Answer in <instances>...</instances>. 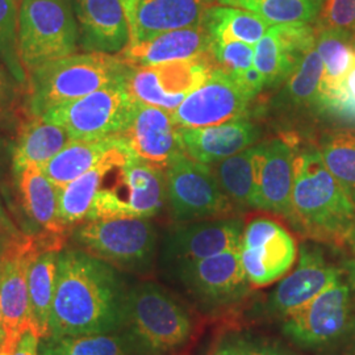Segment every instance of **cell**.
<instances>
[{"label":"cell","instance_id":"1","mask_svg":"<svg viewBox=\"0 0 355 355\" xmlns=\"http://www.w3.org/2000/svg\"><path fill=\"white\" fill-rule=\"evenodd\" d=\"M129 288L116 267L76 246H64L57 259L51 338L119 331L124 322Z\"/></svg>","mask_w":355,"mask_h":355},{"label":"cell","instance_id":"2","mask_svg":"<svg viewBox=\"0 0 355 355\" xmlns=\"http://www.w3.org/2000/svg\"><path fill=\"white\" fill-rule=\"evenodd\" d=\"M290 221L308 239L334 243L345 241L354 224L355 204L318 149L296 154Z\"/></svg>","mask_w":355,"mask_h":355},{"label":"cell","instance_id":"3","mask_svg":"<svg viewBox=\"0 0 355 355\" xmlns=\"http://www.w3.org/2000/svg\"><path fill=\"white\" fill-rule=\"evenodd\" d=\"M129 69L119 53L102 51L74 53L42 64L28 74V112L42 116L54 107L123 82Z\"/></svg>","mask_w":355,"mask_h":355},{"label":"cell","instance_id":"4","mask_svg":"<svg viewBox=\"0 0 355 355\" xmlns=\"http://www.w3.org/2000/svg\"><path fill=\"white\" fill-rule=\"evenodd\" d=\"M140 355H175L192 338L189 309L154 282H141L128 292L124 322L120 329Z\"/></svg>","mask_w":355,"mask_h":355},{"label":"cell","instance_id":"5","mask_svg":"<svg viewBox=\"0 0 355 355\" xmlns=\"http://www.w3.org/2000/svg\"><path fill=\"white\" fill-rule=\"evenodd\" d=\"M74 246L136 275L152 272L157 234L152 221L144 217H107L89 220L71 229Z\"/></svg>","mask_w":355,"mask_h":355},{"label":"cell","instance_id":"6","mask_svg":"<svg viewBox=\"0 0 355 355\" xmlns=\"http://www.w3.org/2000/svg\"><path fill=\"white\" fill-rule=\"evenodd\" d=\"M355 263L345 265L343 274L313 300L283 320V336L300 349L321 352L338 345L355 325L353 291Z\"/></svg>","mask_w":355,"mask_h":355},{"label":"cell","instance_id":"7","mask_svg":"<svg viewBox=\"0 0 355 355\" xmlns=\"http://www.w3.org/2000/svg\"><path fill=\"white\" fill-rule=\"evenodd\" d=\"M79 29L71 0H21L17 46L26 76L42 64L74 54Z\"/></svg>","mask_w":355,"mask_h":355},{"label":"cell","instance_id":"8","mask_svg":"<svg viewBox=\"0 0 355 355\" xmlns=\"http://www.w3.org/2000/svg\"><path fill=\"white\" fill-rule=\"evenodd\" d=\"M167 199L165 170L135 155L117 168L114 187H102L86 221L107 217H144L158 215Z\"/></svg>","mask_w":355,"mask_h":355},{"label":"cell","instance_id":"9","mask_svg":"<svg viewBox=\"0 0 355 355\" xmlns=\"http://www.w3.org/2000/svg\"><path fill=\"white\" fill-rule=\"evenodd\" d=\"M165 174L167 200L174 220L192 223L233 215L234 205L211 166L182 154L166 168Z\"/></svg>","mask_w":355,"mask_h":355},{"label":"cell","instance_id":"10","mask_svg":"<svg viewBox=\"0 0 355 355\" xmlns=\"http://www.w3.org/2000/svg\"><path fill=\"white\" fill-rule=\"evenodd\" d=\"M135 105L123 80L54 107L42 117L64 127L71 140L103 139L125 129Z\"/></svg>","mask_w":355,"mask_h":355},{"label":"cell","instance_id":"11","mask_svg":"<svg viewBox=\"0 0 355 355\" xmlns=\"http://www.w3.org/2000/svg\"><path fill=\"white\" fill-rule=\"evenodd\" d=\"M170 282L208 313L233 308L248 297L252 288L242 267L240 249L216 254L184 267Z\"/></svg>","mask_w":355,"mask_h":355},{"label":"cell","instance_id":"12","mask_svg":"<svg viewBox=\"0 0 355 355\" xmlns=\"http://www.w3.org/2000/svg\"><path fill=\"white\" fill-rule=\"evenodd\" d=\"M209 57L148 66H130L124 85L135 102L173 114L215 69Z\"/></svg>","mask_w":355,"mask_h":355},{"label":"cell","instance_id":"13","mask_svg":"<svg viewBox=\"0 0 355 355\" xmlns=\"http://www.w3.org/2000/svg\"><path fill=\"white\" fill-rule=\"evenodd\" d=\"M243 228L242 220L233 217L182 223L166 237L161 258L166 278L208 257L240 249Z\"/></svg>","mask_w":355,"mask_h":355},{"label":"cell","instance_id":"14","mask_svg":"<svg viewBox=\"0 0 355 355\" xmlns=\"http://www.w3.org/2000/svg\"><path fill=\"white\" fill-rule=\"evenodd\" d=\"M296 254L291 233L275 220L258 217L243 228L240 257L252 287H266L282 279L293 266Z\"/></svg>","mask_w":355,"mask_h":355},{"label":"cell","instance_id":"15","mask_svg":"<svg viewBox=\"0 0 355 355\" xmlns=\"http://www.w3.org/2000/svg\"><path fill=\"white\" fill-rule=\"evenodd\" d=\"M252 99L232 76L216 66L171 114L179 129L214 127L246 119Z\"/></svg>","mask_w":355,"mask_h":355},{"label":"cell","instance_id":"16","mask_svg":"<svg viewBox=\"0 0 355 355\" xmlns=\"http://www.w3.org/2000/svg\"><path fill=\"white\" fill-rule=\"evenodd\" d=\"M343 270L329 262L318 245L303 243L297 265L267 296L263 313L282 321L290 318L338 279Z\"/></svg>","mask_w":355,"mask_h":355},{"label":"cell","instance_id":"17","mask_svg":"<svg viewBox=\"0 0 355 355\" xmlns=\"http://www.w3.org/2000/svg\"><path fill=\"white\" fill-rule=\"evenodd\" d=\"M132 155L166 170L183 150L180 129L173 114L136 102L130 120L120 133Z\"/></svg>","mask_w":355,"mask_h":355},{"label":"cell","instance_id":"18","mask_svg":"<svg viewBox=\"0 0 355 355\" xmlns=\"http://www.w3.org/2000/svg\"><path fill=\"white\" fill-rule=\"evenodd\" d=\"M296 153L284 140L257 145L254 150L257 186L253 208L291 218Z\"/></svg>","mask_w":355,"mask_h":355},{"label":"cell","instance_id":"19","mask_svg":"<svg viewBox=\"0 0 355 355\" xmlns=\"http://www.w3.org/2000/svg\"><path fill=\"white\" fill-rule=\"evenodd\" d=\"M316 45V28L311 24L270 26L254 46V66L266 86L291 76L305 53Z\"/></svg>","mask_w":355,"mask_h":355},{"label":"cell","instance_id":"20","mask_svg":"<svg viewBox=\"0 0 355 355\" xmlns=\"http://www.w3.org/2000/svg\"><path fill=\"white\" fill-rule=\"evenodd\" d=\"M83 49L117 54L130 41L121 0H71Z\"/></svg>","mask_w":355,"mask_h":355},{"label":"cell","instance_id":"21","mask_svg":"<svg viewBox=\"0 0 355 355\" xmlns=\"http://www.w3.org/2000/svg\"><path fill=\"white\" fill-rule=\"evenodd\" d=\"M214 40L205 26L166 32L155 37L128 44L120 57L129 66H148L212 55Z\"/></svg>","mask_w":355,"mask_h":355},{"label":"cell","instance_id":"22","mask_svg":"<svg viewBox=\"0 0 355 355\" xmlns=\"http://www.w3.org/2000/svg\"><path fill=\"white\" fill-rule=\"evenodd\" d=\"M211 0H139L129 26V44L166 32L203 26Z\"/></svg>","mask_w":355,"mask_h":355},{"label":"cell","instance_id":"23","mask_svg":"<svg viewBox=\"0 0 355 355\" xmlns=\"http://www.w3.org/2000/svg\"><path fill=\"white\" fill-rule=\"evenodd\" d=\"M259 137L253 123L246 119L214 127L180 129L184 153L198 162L217 164L250 146Z\"/></svg>","mask_w":355,"mask_h":355},{"label":"cell","instance_id":"24","mask_svg":"<svg viewBox=\"0 0 355 355\" xmlns=\"http://www.w3.org/2000/svg\"><path fill=\"white\" fill-rule=\"evenodd\" d=\"M127 146H120L108 153L102 161L58 190V218L69 232L78 224L86 221L92 203L103 187L104 180L119 166L127 162Z\"/></svg>","mask_w":355,"mask_h":355},{"label":"cell","instance_id":"25","mask_svg":"<svg viewBox=\"0 0 355 355\" xmlns=\"http://www.w3.org/2000/svg\"><path fill=\"white\" fill-rule=\"evenodd\" d=\"M21 209L41 234L69 237L70 232L58 218V189L38 166L13 170Z\"/></svg>","mask_w":355,"mask_h":355},{"label":"cell","instance_id":"26","mask_svg":"<svg viewBox=\"0 0 355 355\" xmlns=\"http://www.w3.org/2000/svg\"><path fill=\"white\" fill-rule=\"evenodd\" d=\"M124 145L120 135L91 140H71L42 170L60 190L98 165L108 153Z\"/></svg>","mask_w":355,"mask_h":355},{"label":"cell","instance_id":"27","mask_svg":"<svg viewBox=\"0 0 355 355\" xmlns=\"http://www.w3.org/2000/svg\"><path fill=\"white\" fill-rule=\"evenodd\" d=\"M71 141L64 127L45 120L42 116H31L21 125L13 148V170L26 166L44 167Z\"/></svg>","mask_w":355,"mask_h":355},{"label":"cell","instance_id":"28","mask_svg":"<svg viewBox=\"0 0 355 355\" xmlns=\"http://www.w3.org/2000/svg\"><path fill=\"white\" fill-rule=\"evenodd\" d=\"M60 250L44 249L28 270V297L31 325L40 338L51 337V306L55 291L57 259Z\"/></svg>","mask_w":355,"mask_h":355},{"label":"cell","instance_id":"29","mask_svg":"<svg viewBox=\"0 0 355 355\" xmlns=\"http://www.w3.org/2000/svg\"><path fill=\"white\" fill-rule=\"evenodd\" d=\"M316 49L324 64L320 89L322 98L340 89L355 66L354 32L316 28Z\"/></svg>","mask_w":355,"mask_h":355},{"label":"cell","instance_id":"30","mask_svg":"<svg viewBox=\"0 0 355 355\" xmlns=\"http://www.w3.org/2000/svg\"><path fill=\"white\" fill-rule=\"evenodd\" d=\"M203 26L214 41H242L255 46L270 26L255 13L228 6L207 10Z\"/></svg>","mask_w":355,"mask_h":355},{"label":"cell","instance_id":"31","mask_svg":"<svg viewBox=\"0 0 355 355\" xmlns=\"http://www.w3.org/2000/svg\"><path fill=\"white\" fill-rule=\"evenodd\" d=\"M255 146L225 158L216 165V177L233 205L253 208L257 168L254 159Z\"/></svg>","mask_w":355,"mask_h":355},{"label":"cell","instance_id":"32","mask_svg":"<svg viewBox=\"0 0 355 355\" xmlns=\"http://www.w3.org/2000/svg\"><path fill=\"white\" fill-rule=\"evenodd\" d=\"M253 12L270 26L311 24L318 19L320 6L313 0H215Z\"/></svg>","mask_w":355,"mask_h":355},{"label":"cell","instance_id":"33","mask_svg":"<svg viewBox=\"0 0 355 355\" xmlns=\"http://www.w3.org/2000/svg\"><path fill=\"white\" fill-rule=\"evenodd\" d=\"M318 149L325 166L355 204V129L327 133Z\"/></svg>","mask_w":355,"mask_h":355},{"label":"cell","instance_id":"34","mask_svg":"<svg viewBox=\"0 0 355 355\" xmlns=\"http://www.w3.org/2000/svg\"><path fill=\"white\" fill-rule=\"evenodd\" d=\"M324 64L316 45L306 51L284 87V101L296 107L318 105Z\"/></svg>","mask_w":355,"mask_h":355},{"label":"cell","instance_id":"35","mask_svg":"<svg viewBox=\"0 0 355 355\" xmlns=\"http://www.w3.org/2000/svg\"><path fill=\"white\" fill-rule=\"evenodd\" d=\"M61 355H140L124 333H104L55 340Z\"/></svg>","mask_w":355,"mask_h":355},{"label":"cell","instance_id":"36","mask_svg":"<svg viewBox=\"0 0 355 355\" xmlns=\"http://www.w3.org/2000/svg\"><path fill=\"white\" fill-rule=\"evenodd\" d=\"M19 8L20 0H0V60L17 83L26 85L28 76L20 61L17 46Z\"/></svg>","mask_w":355,"mask_h":355},{"label":"cell","instance_id":"37","mask_svg":"<svg viewBox=\"0 0 355 355\" xmlns=\"http://www.w3.org/2000/svg\"><path fill=\"white\" fill-rule=\"evenodd\" d=\"M212 54L216 66L234 80L254 67V46L242 41H214Z\"/></svg>","mask_w":355,"mask_h":355},{"label":"cell","instance_id":"38","mask_svg":"<svg viewBox=\"0 0 355 355\" xmlns=\"http://www.w3.org/2000/svg\"><path fill=\"white\" fill-rule=\"evenodd\" d=\"M318 107L343 121L355 123V66L345 78L340 89L320 98Z\"/></svg>","mask_w":355,"mask_h":355},{"label":"cell","instance_id":"39","mask_svg":"<svg viewBox=\"0 0 355 355\" xmlns=\"http://www.w3.org/2000/svg\"><path fill=\"white\" fill-rule=\"evenodd\" d=\"M316 21L318 29L355 32V0H324Z\"/></svg>","mask_w":355,"mask_h":355},{"label":"cell","instance_id":"40","mask_svg":"<svg viewBox=\"0 0 355 355\" xmlns=\"http://www.w3.org/2000/svg\"><path fill=\"white\" fill-rule=\"evenodd\" d=\"M240 338L243 355H293L280 343L270 340L250 336H240Z\"/></svg>","mask_w":355,"mask_h":355},{"label":"cell","instance_id":"41","mask_svg":"<svg viewBox=\"0 0 355 355\" xmlns=\"http://www.w3.org/2000/svg\"><path fill=\"white\" fill-rule=\"evenodd\" d=\"M40 336L32 327L26 328L19 337V340L13 346L11 355H38L40 346Z\"/></svg>","mask_w":355,"mask_h":355},{"label":"cell","instance_id":"42","mask_svg":"<svg viewBox=\"0 0 355 355\" xmlns=\"http://www.w3.org/2000/svg\"><path fill=\"white\" fill-rule=\"evenodd\" d=\"M20 233L21 232H19L13 227L11 220L8 218V216L6 215V212L0 204V248L13 237L19 236Z\"/></svg>","mask_w":355,"mask_h":355},{"label":"cell","instance_id":"43","mask_svg":"<svg viewBox=\"0 0 355 355\" xmlns=\"http://www.w3.org/2000/svg\"><path fill=\"white\" fill-rule=\"evenodd\" d=\"M207 355H233V334L221 337Z\"/></svg>","mask_w":355,"mask_h":355},{"label":"cell","instance_id":"44","mask_svg":"<svg viewBox=\"0 0 355 355\" xmlns=\"http://www.w3.org/2000/svg\"><path fill=\"white\" fill-rule=\"evenodd\" d=\"M38 355H61L57 341L51 337L41 338L40 346H38Z\"/></svg>","mask_w":355,"mask_h":355},{"label":"cell","instance_id":"45","mask_svg":"<svg viewBox=\"0 0 355 355\" xmlns=\"http://www.w3.org/2000/svg\"><path fill=\"white\" fill-rule=\"evenodd\" d=\"M123 6H124V10L127 13L128 24L130 26L132 20H133V15H135V10H136V6L139 3V0H121Z\"/></svg>","mask_w":355,"mask_h":355},{"label":"cell","instance_id":"46","mask_svg":"<svg viewBox=\"0 0 355 355\" xmlns=\"http://www.w3.org/2000/svg\"><path fill=\"white\" fill-rule=\"evenodd\" d=\"M233 355H243V353H242L241 338L237 334H233Z\"/></svg>","mask_w":355,"mask_h":355},{"label":"cell","instance_id":"47","mask_svg":"<svg viewBox=\"0 0 355 355\" xmlns=\"http://www.w3.org/2000/svg\"><path fill=\"white\" fill-rule=\"evenodd\" d=\"M6 343V329H4V322H3V312L0 306V347Z\"/></svg>","mask_w":355,"mask_h":355},{"label":"cell","instance_id":"48","mask_svg":"<svg viewBox=\"0 0 355 355\" xmlns=\"http://www.w3.org/2000/svg\"><path fill=\"white\" fill-rule=\"evenodd\" d=\"M346 241L349 242V245L352 246V249L355 252V221L353 224V227L349 230L347 233V237H346Z\"/></svg>","mask_w":355,"mask_h":355},{"label":"cell","instance_id":"49","mask_svg":"<svg viewBox=\"0 0 355 355\" xmlns=\"http://www.w3.org/2000/svg\"><path fill=\"white\" fill-rule=\"evenodd\" d=\"M0 83H1V85H8V83H10L8 78L6 76V71L1 69V66H0Z\"/></svg>","mask_w":355,"mask_h":355},{"label":"cell","instance_id":"50","mask_svg":"<svg viewBox=\"0 0 355 355\" xmlns=\"http://www.w3.org/2000/svg\"><path fill=\"white\" fill-rule=\"evenodd\" d=\"M313 1H315V3H318V6H321V4H322V1H324V0H313Z\"/></svg>","mask_w":355,"mask_h":355},{"label":"cell","instance_id":"51","mask_svg":"<svg viewBox=\"0 0 355 355\" xmlns=\"http://www.w3.org/2000/svg\"><path fill=\"white\" fill-rule=\"evenodd\" d=\"M354 46H355V32H354Z\"/></svg>","mask_w":355,"mask_h":355}]
</instances>
